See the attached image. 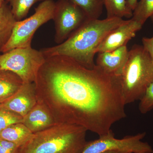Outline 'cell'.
<instances>
[{
  "label": "cell",
  "instance_id": "cell-1",
  "mask_svg": "<svg viewBox=\"0 0 153 153\" xmlns=\"http://www.w3.org/2000/svg\"><path fill=\"white\" fill-rule=\"evenodd\" d=\"M39 103L56 123L83 127L99 136L126 117L118 77L88 69L66 56L46 57L36 81Z\"/></svg>",
  "mask_w": 153,
  "mask_h": 153
},
{
  "label": "cell",
  "instance_id": "cell-2",
  "mask_svg": "<svg viewBox=\"0 0 153 153\" xmlns=\"http://www.w3.org/2000/svg\"><path fill=\"white\" fill-rule=\"evenodd\" d=\"M126 21L118 18L87 19L63 43L41 51L45 57L66 56L85 68L93 69L96 66L94 57L97 47L111 31Z\"/></svg>",
  "mask_w": 153,
  "mask_h": 153
},
{
  "label": "cell",
  "instance_id": "cell-3",
  "mask_svg": "<svg viewBox=\"0 0 153 153\" xmlns=\"http://www.w3.org/2000/svg\"><path fill=\"white\" fill-rule=\"evenodd\" d=\"M86 128L68 123H57L33 133L18 153H81L85 148Z\"/></svg>",
  "mask_w": 153,
  "mask_h": 153
},
{
  "label": "cell",
  "instance_id": "cell-4",
  "mask_svg": "<svg viewBox=\"0 0 153 153\" xmlns=\"http://www.w3.org/2000/svg\"><path fill=\"white\" fill-rule=\"evenodd\" d=\"M118 80L126 105L140 100L153 82V61L143 46L136 44L128 51Z\"/></svg>",
  "mask_w": 153,
  "mask_h": 153
},
{
  "label": "cell",
  "instance_id": "cell-5",
  "mask_svg": "<svg viewBox=\"0 0 153 153\" xmlns=\"http://www.w3.org/2000/svg\"><path fill=\"white\" fill-rule=\"evenodd\" d=\"M55 7L53 0H44L35 9L32 16L17 21L10 38L0 52L5 53L18 48L31 47L33 36L42 25L52 20Z\"/></svg>",
  "mask_w": 153,
  "mask_h": 153
},
{
  "label": "cell",
  "instance_id": "cell-6",
  "mask_svg": "<svg viewBox=\"0 0 153 153\" xmlns=\"http://www.w3.org/2000/svg\"><path fill=\"white\" fill-rule=\"evenodd\" d=\"M45 60L41 50L31 47L16 48L0 55V68L14 72L24 83L35 82Z\"/></svg>",
  "mask_w": 153,
  "mask_h": 153
},
{
  "label": "cell",
  "instance_id": "cell-7",
  "mask_svg": "<svg viewBox=\"0 0 153 153\" xmlns=\"http://www.w3.org/2000/svg\"><path fill=\"white\" fill-rule=\"evenodd\" d=\"M146 132L134 135L126 136L119 139L115 138L114 133L111 130L109 132L99 136L97 139L87 142L81 153H101L106 151L119 150L132 153L149 152L153 153L152 147L142 140Z\"/></svg>",
  "mask_w": 153,
  "mask_h": 153
},
{
  "label": "cell",
  "instance_id": "cell-8",
  "mask_svg": "<svg viewBox=\"0 0 153 153\" xmlns=\"http://www.w3.org/2000/svg\"><path fill=\"white\" fill-rule=\"evenodd\" d=\"M82 9L69 0H58L55 2L53 19L55 22V41L63 43L87 20Z\"/></svg>",
  "mask_w": 153,
  "mask_h": 153
},
{
  "label": "cell",
  "instance_id": "cell-9",
  "mask_svg": "<svg viewBox=\"0 0 153 153\" xmlns=\"http://www.w3.org/2000/svg\"><path fill=\"white\" fill-rule=\"evenodd\" d=\"M141 24L131 19L115 28L104 38L96 49V53L110 52L126 45L142 28Z\"/></svg>",
  "mask_w": 153,
  "mask_h": 153
},
{
  "label": "cell",
  "instance_id": "cell-10",
  "mask_svg": "<svg viewBox=\"0 0 153 153\" xmlns=\"http://www.w3.org/2000/svg\"><path fill=\"white\" fill-rule=\"evenodd\" d=\"M38 102L35 82L24 83L21 88L0 105L24 117Z\"/></svg>",
  "mask_w": 153,
  "mask_h": 153
},
{
  "label": "cell",
  "instance_id": "cell-11",
  "mask_svg": "<svg viewBox=\"0 0 153 153\" xmlns=\"http://www.w3.org/2000/svg\"><path fill=\"white\" fill-rule=\"evenodd\" d=\"M128 53L126 45L113 51L98 53L96 65L108 75L118 77L125 66Z\"/></svg>",
  "mask_w": 153,
  "mask_h": 153
},
{
  "label": "cell",
  "instance_id": "cell-12",
  "mask_svg": "<svg viewBox=\"0 0 153 153\" xmlns=\"http://www.w3.org/2000/svg\"><path fill=\"white\" fill-rule=\"evenodd\" d=\"M22 123L33 133L42 131L57 124L49 110L38 102L23 117Z\"/></svg>",
  "mask_w": 153,
  "mask_h": 153
},
{
  "label": "cell",
  "instance_id": "cell-13",
  "mask_svg": "<svg viewBox=\"0 0 153 153\" xmlns=\"http://www.w3.org/2000/svg\"><path fill=\"white\" fill-rule=\"evenodd\" d=\"M24 82L16 74L8 70H0V104L16 93Z\"/></svg>",
  "mask_w": 153,
  "mask_h": 153
},
{
  "label": "cell",
  "instance_id": "cell-14",
  "mask_svg": "<svg viewBox=\"0 0 153 153\" xmlns=\"http://www.w3.org/2000/svg\"><path fill=\"white\" fill-rule=\"evenodd\" d=\"M17 21L11 8L4 3L0 6V51L10 38Z\"/></svg>",
  "mask_w": 153,
  "mask_h": 153
},
{
  "label": "cell",
  "instance_id": "cell-15",
  "mask_svg": "<svg viewBox=\"0 0 153 153\" xmlns=\"http://www.w3.org/2000/svg\"><path fill=\"white\" fill-rule=\"evenodd\" d=\"M33 133L22 123L13 124L0 132V138L21 146L32 135Z\"/></svg>",
  "mask_w": 153,
  "mask_h": 153
},
{
  "label": "cell",
  "instance_id": "cell-16",
  "mask_svg": "<svg viewBox=\"0 0 153 153\" xmlns=\"http://www.w3.org/2000/svg\"><path fill=\"white\" fill-rule=\"evenodd\" d=\"M107 11V18H132L133 11L126 0H102Z\"/></svg>",
  "mask_w": 153,
  "mask_h": 153
},
{
  "label": "cell",
  "instance_id": "cell-17",
  "mask_svg": "<svg viewBox=\"0 0 153 153\" xmlns=\"http://www.w3.org/2000/svg\"><path fill=\"white\" fill-rule=\"evenodd\" d=\"M82 9L88 18L98 19L102 13V0H69Z\"/></svg>",
  "mask_w": 153,
  "mask_h": 153
},
{
  "label": "cell",
  "instance_id": "cell-18",
  "mask_svg": "<svg viewBox=\"0 0 153 153\" xmlns=\"http://www.w3.org/2000/svg\"><path fill=\"white\" fill-rule=\"evenodd\" d=\"M153 16V0H140L133 12L131 19L143 25Z\"/></svg>",
  "mask_w": 153,
  "mask_h": 153
},
{
  "label": "cell",
  "instance_id": "cell-19",
  "mask_svg": "<svg viewBox=\"0 0 153 153\" xmlns=\"http://www.w3.org/2000/svg\"><path fill=\"white\" fill-rule=\"evenodd\" d=\"M11 11L17 21H21L27 15L30 8L36 3L44 0H9Z\"/></svg>",
  "mask_w": 153,
  "mask_h": 153
},
{
  "label": "cell",
  "instance_id": "cell-20",
  "mask_svg": "<svg viewBox=\"0 0 153 153\" xmlns=\"http://www.w3.org/2000/svg\"><path fill=\"white\" fill-rule=\"evenodd\" d=\"M23 117L0 105V132L13 124L22 123Z\"/></svg>",
  "mask_w": 153,
  "mask_h": 153
},
{
  "label": "cell",
  "instance_id": "cell-21",
  "mask_svg": "<svg viewBox=\"0 0 153 153\" xmlns=\"http://www.w3.org/2000/svg\"><path fill=\"white\" fill-rule=\"evenodd\" d=\"M139 110L143 114L147 113L153 108V82L149 85L140 100Z\"/></svg>",
  "mask_w": 153,
  "mask_h": 153
},
{
  "label": "cell",
  "instance_id": "cell-22",
  "mask_svg": "<svg viewBox=\"0 0 153 153\" xmlns=\"http://www.w3.org/2000/svg\"><path fill=\"white\" fill-rule=\"evenodd\" d=\"M19 147L14 143L0 138V153H18Z\"/></svg>",
  "mask_w": 153,
  "mask_h": 153
},
{
  "label": "cell",
  "instance_id": "cell-23",
  "mask_svg": "<svg viewBox=\"0 0 153 153\" xmlns=\"http://www.w3.org/2000/svg\"><path fill=\"white\" fill-rule=\"evenodd\" d=\"M142 41L143 47L149 53L153 61V36L151 38L143 37Z\"/></svg>",
  "mask_w": 153,
  "mask_h": 153
},
{
  "label": "cell",
  "instance_id": "cell-24",
  "mask_svg": "<svg viewBox=\"0 0 153 153\" xmlns=\"http://www.w3.org/2000/svg\"><path fill=\"white\" fill-rule=\"evenodd\" d=\"M128 6L133 12L138 3V0H126Z\"/></svg>",
  "mask_w": 153,
  "mask_h": 153
},
{
  "label": "cell",
  "instance_id": "cell-25",
  "mask_svg": "<svg viewBox=\"0 0 153 153\" xmlns=\"http://www.w3.org/2000/svg\"><path fill=\"white\" fill-rule=\"evenodd\" d=\"M101 153H132L129 152H124L119 150H110L106 151Z\"/></svg>",
  "mask_w": 153,
  "mask_h": 153
},
{
  "label": "cell",
  "instance_id": "cell-26",
  "mask_svg": "<svg viewBox=\"0 0 153 153\" xmlns=\"http://www.w3.org/2000/svg\"><path fill=\"white\" fill-rule=\"evenodd\" d=\"M4 0H0V5H2L4 4Z\"/></svg>",
  "mask_w": 153,
  "mask_h": 153
},
{
  "label": "cell",
  "instance_id": "cell-27",
  "mask_svg": "<svg viewBox=\"0 0 153 153\" xmlns=\"http://www.w3.org/2000/svg\"><path fill=\"white\" fill-rule=\"evenodd\" d=\"M134 153H153L151 152H141Z\"/></svg>",
  "mask_w": 153,
  "mask_h": 153
},
{
  "label": "cell",
  "instance_id": "cell-28",
  "mask_svg": "<svg viewBox=\"0 0 153 153\" xmlns=\"http://www.w3.org/2000/svg\"><path fill=\"white\" fill-rule=\"evenodd\" d=\"M150 19H151V21L153 23V16H152V17H151Z\"/></svg>",
  "mask_w": 153,
  "mask_h": 153
},
{
  "label": "cell",
  "instance_id": "cell-29",
  "mask_svg": "<svg viewBox=\"0 0 153 153\" xmlns=\"http://www.w3.org/2000/svg\"><path fill=\"white\" fill-rule=\"evenodd\" d=\"M1 70V68H0V70Z\"/></svg>",
  "mask_w": 153,
  "mask_h": 153
},
{
  "label": "cell",
  "instance_id": "cell-30",
  "mask_svg": "<svg viewBox=\"0 0 153 153\" xmlns=\"http://www.w3.org/2000/svg\"><path fill=\"white\" fill-rule=\"evenodd\" d=\"M1 5H0V6H1Z\"/></svg>",
  "mask_w": 153,
  "mask_h": 153
}]
</instances>
